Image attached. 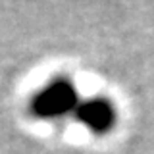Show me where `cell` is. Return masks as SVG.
Wrapping results in <instances>:
<instances>
[{
  "instance_id": "obj_2",
  "label": "cell",
  "mask_w": 154,
  "mask_h": 154,
  "mask_svg": "<svg viewBox=\"0 0 154 154\" xmlns=\"http://www.w3.org/2000/svg\"><path fill=\"white\" fill-rule=\"evenodd\" d=\"M75 119L93 133H104L114 123V106L104 98H91L79 102L77 110L73 112Z\"/></svg>"
},
{
  "instance_id": "obj_1",
  "label": "cell",
  "mask_w": 154,
  "mask_h": 154,
  "mask_svg": "<svg viewBox=\"0 0 154 154\" xmlns=\"http://www.w3.org/2000/svg\"><path fill=\"white\" fill-rule=\"evenodd\" d=\"M79 102L81 100L75 85L69 79L58 77L33 96L29 108H31L33 116L41 119H58L67 114H73Z\"/></svg>"
}]
</instances>
